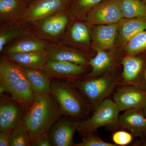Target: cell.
<instances>
[{"instance_id":"cell-11","label":"cell","mask_w":146,"mask_h":146,"mask_svg":"<svg viewBox=\"0 0 146 146\" xmlns=\"http://www.w3.org/2000/svg\"><path fill=\"white\" fill-rule=\"evenodd\" d=\"M25 107L15 100L1 98L0 104V131L11 133L16 124L22 119Z\"/></svg>"},{"instance_id":"cell-22","label":"cell","mask_w":146,"mask_h":146,"mask_svg":"<svg viewBox=\"0 0 146 146\" xmlns=\"http://www.w3.org/2000/svg\"><path fill=\"white\" fill-rule=\"evenodd\" d=\"M120 38L122 44H127L132 37L146 30V18L127 19L121 23Z\"/></svg>"},{"instance_id":"cell-2","label":"cell","mask_w":146,"mask_h":146,"mask_svg":"<svg viewBox=\"0 0 146 146\" xmlns=\"http://www.w3.org/2000/svg\"><path fill=\"white\" fill-rule=\"evenodd\" d=\"M0 82L1 94L8 91L27 108L33 104L35 96L23 68L5 56L0 60Z\"/></svg>"},{"instance_id":"cell-21","label":"cell","mask_w":146,"mask_h":146,"mask_svg":"<svg viewBox=\"0 0 146 146\" xmlns=\"http://www.w3.org/2000/svg\"><path fill=\"white\" fill-rule=\"evenodd\" d=\"M78 44H86L90 40V31L87 25L83 23L76 22L66 31L62 39L58 42L63 44L69 41Z\"/></svg>"},{"instance_id":"cell-29","label":"cell","mask_w":146,"mask_h":146,"mask_svg":"<svg viewBox=\"0 0 146 146\" xmlns=\"http://www.w3.org/2000/svg\"><path fill=\"white\" fill-rule=\"evenodd\" d=\"M74 146H117L115 144L108 143L102 140L94 133L83 136L82 141L79 143L74 144Z\"/></svg>"},{"instance_id":"cell-1","label":"cell","mask_w":146,"mask_h":146,"mask_svg":"<svg viewBox=\"0 0 146 146\" xmlns=\"http://www.w3.org/2000/svg\"><path fill=\"white\" fill-rule=\"evenodd\" d=\"M63 115L62 110L52 93L35 96L33 104L27 108L23 118L31 143L38 136L48 133Z\"/></svg>"},{"instance_id":"cell-32","label":"cell","mask_w":146,"mask_h":146,"mask_svg":"<svg viewBox=\"0 0 146 146\" xmlns=\"http://www.w3.org/2000/svg\"><path fill=\"white\" fill-rule=\"evenodd\" d=\"M10 133L0 131V146H10Z\"/></svg>"},{"instance_id":"cell-15","label":"cell","mask_w":146,"mask_h":146,"mask_svg":"<svg viewBox=\"0 0 146 146\" xmlns=\"http://www.w3.org/2000/svg\"><path fill=\"white\" fill-rule=\"evenodd\" d=\"M29 6L22 0H0L1 25L18 24L24 18Z\"/></svg>"},{"instance_id":"cell-30","label":"cell","mask_w":146,"mask_h":146,"mask_svg":"<svg viewBox=\"0 0 146 146\" xmlns=\"http://www.w3.org/2000/svg\"><path fill=\"white\" fill-rule=\"evenodd\" d=\"M133 139V135L125 131H118L112 135V141L117 146L127 145L132 142Z\"/></svg>"},{"instance_id":"cell-5","label":"cell","mask_w":146,"mask_h":146,"mask_svg":"<svg viewBox=\"0 0 146 146\" xmlns=\"http://www.w3.org/2000/svg\"><path fill=\"white\" fill-rule=\"evenodd\" d=\"M68 8L32 25L33 34L52 43L59 42L65 35L69 22Z\"/></svg>"},{"instance_id":"cell-19","label":"cell","mask_w":146,"mask_h":146,"mask_svg":"<svg viewBox=\"0 0 146 146\" xmlns=\"http://www.w3.org/2000/svg\"><path fill=\"white\" fill-rule=\"evenodd\" d=\"M22 68L28 79L35 96L52 93L51 78L42 70Z\"/></svg>"},{"instance_id":"cell-20","label":"cell","mask_w":146,"mask_h":146,"mask_svg":"<svg viewBox=\"0 0 146 146\" xmlns=\"http://www.w3.org/2000/svg\"><path fill=\"white\" fill-rule=\"evenodd\" d=\"M33 33L30 27L12 25H1L0 52H3L5 46L13 40Z\"/></svg>"},{"instance_id":"cell-6","label":"cell","mask_w":146,"mask_h":146,"mask_svg":"<svg viewBox=\"0 0 146 146\" xmlns=\"http://www.w3.org/2000/svg\"><path fill=\"white\" fill-rule=\"evenodd\" d=\"M119 84V82L110 77L98 76L76 82L75 85L95 107L107 99Z\"/></svg>"},{"instance_id":"cell-16","label":"cell","mask_w":146,"mask_h":146,"mask_svg":"<svg viewBox=\"0 0 146 146\" xmlns=\"http://www.w3.org/2000/svg\"><path fill=\"white\" fill-rule=\"evenodd\" d=\"M52 43L33 33L17 39L4 50L5 54L18 52L46 51Z\"/></svg>"},{"instance_id":"cell-4","label":"cell","mask_w":146,"mask_h":146,"mask_svg":"<svg viewBox=\"0 0 146 146\" xmlns=\"http://www.w3.org/2000/svg\"><path fill=\"white\" fill-rule=\"evenodd\" d=\"M120 111L114 101L106 99L95 106L91 117L81 121L77 131L82 136L94 133L102 127H119Z\"/></svg>"},{"instance_id":"cell-3","label":"cell","mask_w":146,"mask_h":146,"mask_svg":"<svg viewBox=\"0 0 146 146\" xmlns=\"http://www.w3.org/2000/svg\"><path fill=\"white\" fill-rule=\"evenodd\" d=\"M51 88L63 115L78 118L83 117L89 113V102L70 84L52 79Z\"/></svg>"},{"instance_id":"cell-27","label":"cell","mask_w":146,"mask_h":146,"mask_svg":"<svg viewBox=\"0 0 146 146\" xmlns=\"http://www.w3.org/2000/svg\"><path fill=\"white\" fill-rule=\"evenodd\" d=\"M126 50L129 55L135 56L146 51V30L136 35L127 43Z\"/></svg>"},{"instance_id":"cell-33","label":"cell","mask_w":146,"mask_h":146,"mask_svg":"<svg viewBox=\"0 0 146 146\" xmlns=\"http://www.w3.org/2000/svg\"><path fill=\"white\" fill-rule=\"evenodd\" d=\"M144 86L146 89V68L145 69L144 74Z\"/></svg>"},{"instance_id":"cell-13","label":"cell","mask_w":146,"mask_h":146,"mask_svg":"<svg viewBox=\"0 0 146 146\" xmlns=\"http://www.w3.org/2000/svg\"><path fill=\"white\" fill-rule=\"evenodd\" d=\"M122 82L121 85H133L145 88L144 84L145 60L143 58L129 55L123 59Z\"/></svg>"},{"instance_id":"cell-10","label":"cell","mask_w":146,"mask_h":146,"mask_svg":"<svg viewBox=\"0 0 146 146\" xmlns=\"http://www.w3.org/2000/svg\"><path fill=\"white\" fill-rule=\"evenodd\" d=\"M74 118L70 117L60 118L52 126L48 132L52 146L74 145L73 138L81 121Z\"/></svg>"},{"instance_id":"cell-8","label":"cell","mask_w":146,"mask_h":146,"mask_svg":"<svg viewBox=\"0 0 146 146\" xmlns=\"http://www.w3.org/2000/svg\"><path fill=\"white\" fill-rule=\"evenodd\" d=\"M121 111L132 108H143L146 100V89L133 85H121L113 97Z\"/></svg>"},{"instance_id":"cell-23","label":"cell","mask_w":146,"mask_h":146,"mask_svg":"<svg viewBox=\"0 0 146 146\" xmlns=\"http://www.w3.org/2000/svg\"><path fill=\"white\" fill-rule=\"evenodd\" d=\"M96 56L89 60V64L92 71L86 76L89 78L99 76L108 70L113 63V57L111 54L104 50L98 49Z\"/></svg>"},{"instance_id":"cell-24","label":"cell","mask_w":146,"mask_h":146,"mask_svg":"<svg viewBox=\"0 0 146 146\" xmlns=\"http://www.w3.org/2000/svg\"><path fill=\"white\" fill-rule=\"evenodd\" d=\"M118 25L117 23L101 25L95 30V37L103 48H112L115 44Z\"/></svg>"},{"instance_id":"cell-36","label":"cell","mask_w":146,"mask_h":146,"mask_svg":"<svg viewBox=\"0 0 146 146\" xmlns=\"http://www.w3.org/2000/svg\"><path fill=\"white\" fill-rule=\"evenodd\" d=\"M145 145H146V143H145Z\"/></svg>"},{"instance_id":"cell-35","label":"cell","mask_w":146,"mask_h":146,"mask_svg":"<svg viewBox=\"0 0 146 146\" xmlns=\"http://www.w3.org/2000/svg\"><path fill=\"white\" fill-rule=\"evenodd\" d=\"M143 1L145 2L146 3V0H143Z\"/></svg>"},{"instance_id":"cell-12","label":"cell","mask_w":146,"mask_h":146,"mask_svg":"<svg viewBox=\"0 0 146 146\" xmlns=\"http://www.w3.org/2000/svg\"><path fill=\"white\" fill-rule=\"evenodd\" d=\"M119 127L129 131L133 136L146 138V116L143 109L125 110L119 116Z\"/></svg>"},{"instance_id":"cell-18","label":"cell","mask_w":146,"mask_h":146,"mask_svg":"<svg viewBox=\"0 0 146 146\" xmlns=\"http://www.w3.org/2000/svg\"><path fill=\"white\" fill-rule=\"evenodd\" d=\"M47 53L48 59L68 61L83 66L89 63L83 55L58 42L52 43Z\"/></svg>"},{"instance_id":"cell-9","label":"cell","mask_w":146,"mask_h":146,"mask_svg":"<svg viewBox=\"0 0 146 146\" xmlns=\"http://www.w3.org/2000/svg\"><path fill=\"white\" fill-rule=\"evenodd\" d=\"M123 18L120 0H105L89 11L86 20L90 24L105 25L118 23Z\"/></svg>"},{"instance_id":"cell-25","label":"cell","mask_w":146,"mask_h":146,"mask_svg":"<svg viewBox=\"0 0 146 146\" xmlns=\"http://www.w3.org/2000/svg\"><path fill=\"white\" fill-rule=\"evenodd\" d=\"M123 18H146V3L141 0H120Z\"/></svg>"},{"instance_id":"cell-17","label":"cell","mask_w":146,"mask_h":146,"mask_svg":"<svg viewBox=\"0 0 146 146\" xmlns=\"http://www.w3.org/2000/svg\"><path fill=\"white\" fill-rule=\"evenodd\" d=\"M4 56L23 68L42 71L48 59L47 51L15 53Z\"/></svg>"},{"instance_id":"cell-7","label":"cell","mask_w":146,"mask_h":146,"mask_svg":"<svg viewBox=\"0 0 146 146\" xmlns=\"http://www.w3.org/2000/svg\"><path fill=\"white\" fill-rule=\"evenodd\" d=\"M71 0H35L29 6L23 19L16 25H32L68 8Z\"/></svg>"},{"instance_id":"cell-26","label":"cell","mask_w":146,"mask_h":146,"mask_svg":"<svg viewBox=\"0 0 146 146\" xmlns=\"http://www.w3.org/2000/svg\"><path fill=\"white\" fill-rule=\"evenodd\" d=\"M31 139L23 118L13 128L10 135V146H31Z\"/></svg>"},{"instance_id":"cell-31","label":"cell","mask_w":146,"mask_h":146,"mask_svg":"<svg viewBox=\"0 0 146 146\" xmlns=\"http://www.w3.org/2000/svg\"><path fill=\"white\" fill-rule=\"evenodd\" d=\"M31 146H52L48 133H44L38 136L32 142Z\"/></svg>"},{"instance_id":"cell-14","label":"cell","mask_w":146,"mask_h":146,"mask_svg":"<svg viewBox=\"0 0 146 146\" xmlns=\"http://www.w3.org/2000/svg\"><path fill=\"white\" fill-rule=\"evenodd\" d=\"M84 67L72 62L48 59L42 71L51 78L68 79L83 74Z\"/></svg>"},{"instance_id":"cell-28","label":"cell","mask_w":146,"mask_h":146,"mask_svg":"<svg viewBox=\"0 0 146 146\" xmlns=\"http://www.w3.org/2000/svg\"><path fill=\"white\" fill-rule=\"evenodd\" d=\"M105 0H76L70 8H68L70 14L80 16L85 14L86 17L89 11Z\"/></svg>"},{"instance_id":"cell-34","label":"cell","mask_w":146,"mask_h":146,"mask_svg":"<svg viewBox=\"0 0 146 146\" xmlns=\"http://www.w3.org/2000/svg\"><path fill=\"white\" fill-rule=\"evenodd\" d=\"M143 110L144 113L146 116V100L145 102V104H144L143 106Z\"/></svg>"}]
</instances>
